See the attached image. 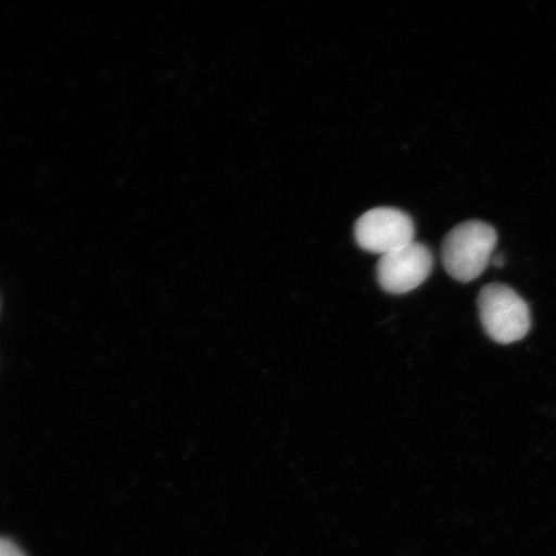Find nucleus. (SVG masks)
<instances>
[{"label":"nucleus","mask_w":556,"mask_h":556,"mask_svg":"<svg viewBox=\"0 0 556 556\" xmlns=\"http://www.w3.org/2000/svg\"><path fill=\"white\" fill-rule=\"evenodd\" d=\"M496 243L497 233L491 225L482 220L464 222L443 240V266L456 281H475L492 263Z\"/></svg>","instance_id":"obj_1"},{"label":"nucleus","mask_w":556,"mask_h":556,"mask_svg":"<svg viewBox=\"0 0 556 556\" xmlns=\"http://www.w3.org/2000/svg\"><path fill=\"white\" fill-rule=\"evenodd\" d=\"M479 318L493 342L517 343L531 330V311L516 290L505 283H490L478 295Z\"/></svg>","instance_id":"obj_2"},{"label":"nucleus","mask_w":556,"mask_h":556,"mask_svg":"<svg viewBox=\"0 0 556 556\" xmlns=\"http://www.w3.org/2000/svg\"><path fill=\"white\" fill-rule=\"evenodd\" d=\"M354 238L366 252L386 255L414 242V220L400 208H372L357 220Z\"/></svg>","instance_id":"obj_3"},{"label":"nucleus","mask_w":556,"mask_h":556,"mask_svg":"<svg viewBox=\"0 0 556 556\" xmlns=\"http://www.w3.org/2000/svg\"><path fill=\"white\" fill-rule=\"evenodd\" d=\"M433 264L430 249L414 241L380 256L377 266L378 282L389 294H406L426 282L432 274Z\"/></svg>","instance_id":"obj_4"},{"label":"nucleus","mask_w":556,"mask_h":556,"mask_svg":"<svg viewBox=\"0 0 556 556\" xmlns=\"http://www.w3.org/2000/svg\"><path fill=\"white\" fill-rule=\"evenodd\" d=\"M0 556H27L15 542L0 538Z\"/></svg>","instance_id":"obj_5"}]
</instances>
